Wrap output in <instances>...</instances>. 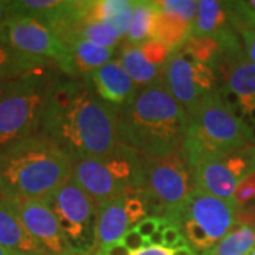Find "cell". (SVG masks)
Here are the masks:
<instances>
[{"mask_svg": "<svg viewBox=\"0 0 255 255\" xmlns=\"http://www.w3.org/2000/svg\"><path fill=\"white\" fill-rule=\"evenodd\" d=\"M172 255H197L196 254V251L189 246H184V247H179V248H174Z\"/></svg>", "mask_w": 255, "mask_h": 255, "instance_id": "ab89813d", "label": "cell"}, {"mask_svg": "<svg viewBox=\"0 0 255 255\" xmlns=\"http://www.w3.org/2000/svg\"><path fill=\"white\" fill-rule=\"evenodd\" d=\"M162 223H163V219H160V217H146L140 223H137L136 226H135V230L142 237L147 240V238L152 237L156 231L159 230V227L162 226Z\"/></svg>", "mask_w": 255, "mask_h": 255, "instance_id": "836d02e7", "label": "cell"}, {"mask_svg": "<svg viewBox=\"0 0 255 255\" xmlns=\"http://www.w3.org/2000/svg\"><path fill=\"white\" fill-rule=\"evenodd\" d=\"M189 118L183 149L191 169L204 159L226 155L248 145L243 121L230 111L220 90L211 92Z\"/></svg>", "mask_w": 255, "mask_h": 255, "instance_id": "277c9868", "label": "cell"}, {"mask_svg": "<svg viewBox=\"0 0 255 255\" xmlns=\"http://www.w3.org/2000/svg\"><path fill=\"white\" fill-rule=\"evenodd\" d=\"M55 68L57 65L50 60L20 53L0 41V82L11 81L27 74Z\"/></svg>", "mask_w": 255, "mask_h": 255, "instance_id": "ffe728a7", "label": "cell"}, {"mask_svg": "<svg viewBox=\"0 0 255 255\" xmlns=\"http://www.w3.org/2000/svg\"><path fill=\"white\" fill-rule=\"evenodd\" d=\"M55 70L0 82V152L38 132Z\"/></svg>", "mask_w": 255, "mask_h": 255, "instance_id": "5b68a950", "label": "cell"}, {"mask_svg": "<svg viewBox=\"0 0 255 255\" xmlns=\"http://www.w3.org/2000/svg\"><path fill=\"white\" fill-rule=\"evenodd\" d=\"M0 255H10V254L6 251V250H4V248H1V247H0Z\"/></svg>", "mask_w": 255, "mask_h": 255, "instance_id": "60d3db41", "label": "cell"}, {"mask_svg": "<svg viewBox=\"0 0 255 255\" xmlns=\"http://www.w3.org/2000/svg\"><path fill=\"white\" fill-rule=\"evenodd\" d=\"M119 63L122 64V67L129 74L132 81L136 84L137 88L146 87L163 75L164 67L162 68L155 64L149 63L142 53L140 47L130 46L128 43H124L121 46Z\"/></svg>", "mask_w": 255, "mask_h": 255, "instance_id": "7402d4cb", "label": "cell"}, {"mask_svg": "<svg viewBox=\"0 0 255 255\" xmlns=\"http://www.w3.org/2000/svg\"><path fill=\"white\" fill-rule=\"evenodd\" d=\"M130 226L127 194L104 201L97 207V248L118 243Z\"/></svg>", "mask_w": 255, "mask_h": 255, "instance_id": "ac0fdd59", "label": "cell"}, {"mask_svg": "<svg viewBox=\"0 0 255 255\" xmlns=\"http://www.w3.org/2000/svg\"><path fill=\"white\" fill-rule=\"evenodd\" d=\"M217 77L223 80L220 88L237 95L244 119L250 111L255 110V64L248 60L244 50L237 54L221 55Z\"/></svg>", "mask_w": 255, "mask_h": 255, "instance_id": "9a60e30c", "label": "cell"}, {"mask_svg": "<svg viewBox=\"0 0 255 255\" xmlns=\"http://www.w3.org/2000/svg\"><path fill=\"white\" fill-rule=\"evenodd\" d=\"M0 247L10 255H47L30 234L16 203L0 197Z\"/></svg>", "mask_w": 255, "mask_h": 255, "instance_id": "2e32d148", "label": "cell"}, {"mask_svg": "<svg viewBox=\"0 0 255 255\" xmlns=\"http://www.w3.org/2000/svg\"><path fill=\"white\" fill-rule=\"evenodd\" d=\"M183 47L197 61L211 67L216 73L221 61V48L217 40L210 37H190Z\"/></svg>", "mask_w": 255, "mask_h": 255, "instance_id": "484cf974", "label": "cell"}, {"mask_svg": "<svg viewBox=\"0 0 255 255\" xmlns=\"http://www.w3.org/2000/svg\"><path fill=\"white\" fill-rule=\"evenodd\" d=\"M16 204L26 228L47 255H77L46 201L31 200Z\"/></svg>", "mask_w": 255, "mask_h": 255, "instance_id": "5bb4252c", "label": "cell"}, {"mask_svg": "<svg viewBox=\"0 0 255 255\" xmlns=\"http://www.w3.org/2000/svg\"><path fill=\"white\" fill-rule=\"evenodd\" d=\"M155 10L152 40H159L172 51L191 37L193 21L197 13L196 0H153Z\"/></svg>", "mask_w": 255, "mask_h": 255, "instance_id": "4fadbf2b", "label": "cell"}, {"mask_svg": "<svg viewBox=\"0 0 255 255\" xmlns=\"http://www.w3.org/2000/svg\"><path fill=\"white\" fill-rule=\"evenodd\" d=\"M0 41L20 53L50 60L68 77H77L70 48L34 18L11 17L0 30Z\"/></svg>", "mask_w": 255, "mask_h": 255, "instance_id": "30bf717a", "label": "cell"}, {"mask_svg": "<svg viewBox=\"0 0 255 255\" xmlns=\"http://www.w3.org/2000/svg\"><path fill=\"white\" fill-rule=\"evenodd\" d=\"M237 33L241 36L243 47L248 60L255 64V28L240 27L237 28Z\"/></svg>", "mask_w": 255, "mask_h": 255, "instance_id": "d6a6232c", "label": "cell"}, {"mask_svg": "<svg viewBox=\"0 0 255 255\" xmlns=\"http://www.w3.org/2000/svg\"><path fill=\"white\" fill-rule=\"evenodd\" d=\"M67 47L73 55L75 73L77 75H81L84 80H90L91 74L110 63L115 54V48H107L81 38L68 41Z\"/></svg>", "mask_w": 255, "mask_h": 255, "instance_id": "44dd1931", "label": "cell"}, {"mask_svg": "<svg viewBox=\"0 0 255 255\" xmlns=\"http://www.w3.org/2000/svg\"><path fill=\"white\" fill-rule=\"evenodd\" d=\"M236 30L231 23L227 1L200 0L197 1V13L191 27V37H210L220 40Z\"/></svg>", "mask_w": 255, "mask_h": 255, "instance_id": "d6986e66", "label": "cell"}, {"mask_svg": "<svg viewBox=\"0 0 255 255\" xmlns=\"http://www.w3.org/2000/svg\"><path fill=\"white\" fill-rule=\"evenodd\" d=\"M172 253L173 250L166 248V247H146L132 255H172Z\"/></svg>", "mask_w": 255, "mask_h": 255, "instance_id": "8d00e7d4", "label": "cell"}, {"mask_svg": "<svg viewBox=\"0 0 255 255\" xmlns=\"http://www.w3.org/2000/svg\"><path fill=\"white\" fill-rule=\"evenodd\" d=\"M231 23L234 28H255V0L227 1Z\"/></svg>", "mask_w": 255, "mask_h": 255, "instance_id": "83f0119b", "label": "cell"}, {"mask_svg": "<svg viewBox=\"0 0 255 255\" xmlns=\"http://www.w3.org/2000/svg\"><path fill=\"white\" fill-rule=\"evenodd\" d=\"M95 255H132L130 251L128 250L127 247L124 246L121 241L118 243H114L110 246L101 247L97 250V254Z\"/></svg>", "mask_w": 255, "mask_h": 255, "instance_id": "d590c367", "label": "cell"}, {"mask_svg": "<svg viewBox=\"0 0 255 255\" xmlns=\"http://www.w3.org/2000/svg\"><path fill=\"white\" fill-rule=\"evenodd\" d=\"M233 200L237 203L238 209H243L255 203V173L247 176L246 179L238 183Z\"/></svg>", "mask_w": 255, "mask_h": 255, "instance_id": "f546056e", "label": "cell"}, {"mask_svg": "<svg viewBox=\"0 0 255 255\" xmlns=\"http://www.w3.org/2000/svg\"><path fill=\"white\" fill-rule=\"evenodd\" d=\"M246 127V136L248 145L255 146V124H248Z\"/></svg>", "mask_w": 255, "mask_h": 255, "instance_id": "f35d334b", "label": "cell"}, {"mask_svg": "<svg viewBox=\"0 0 255 255\" xmlns=\"http://www.w3.org/2000/svg\"><path fill=\"white\" fill-rule=\"evenodd\" d=\"M53 210L63 234L77 255L97 248V207L91 197L70 179L44 200Z\"/></svg>", "mask_w": 255, "mask_h": 255, "instance_id": "ba28073f", "label": "cell"}, {"mask_svg": "<svg viewBox=\"0 0 255 255\" xmlns=\"http://www.w3.org/2000/svg\"><path fill=\"white\" fill-rule=\"evenodd\" d=\"M147 210L180 228V214L194 190V177L183 146L163 157L142 156Z\"/></svg>", "mask_w": 255, "mask_h": 255, "instance_id": "8992f818", "label": "cell"}, {"mask_svg": "<svg viewBox=\"0 0 255 255\" xmlns=\"http://www.w3.org/2000/svg\"><path fill=\"white\" fill-rule=\"evenodd\" d=\"M74 38H81L91 41L94 44L107 47V48H115L121 43V37L108 26L107 23H101V21H88V23H81L80 26L73 31V34L65 40V46L68 41H71Z\"/></svg>", "mask_w": 255, "mask_h": 255, "instance_id": "d4e9b609", "label": "cell"}, {"mask_svg": "<svg viewBox=\"0 0 255 255\" xmlns=\"http://www.w3.org/2000/svg\"><path fill=\"white\" fill-rule=\"evenodd\" d=\"M163 80L167 90L189 117L211 92L219 90L217 73L209 65L197 61L183 46L172 51L163 68Z\"/></svg>", "mask_w": 255, "mask_h": 255, "instance_id": "9c48e42d", "label": "cell"}, {"mask_svg": "<svg viewBox=\"0 0 255 255\" xmlns=\"http://www.w3.org/2000/svg\"><path fill=\"white\" fill-rule=\"evenodd\" d=\"M71 179L95 204L143 190L142 155L118 143L110 155L75 162Z\"/></svg>", "mask_w": 255, "mask_h": 255, "instance_id": "52a82bcc", "label": "cell"}, {"mask_svg": "<svg viewBox=\"0 0 255 255\" xmlns=\"http://www.w3.org/2000/svg\"><path fill=\"white\" fill-rule=\"evenodd\" d=\"M74 162L36 133L0 152V197L13 203L46 200L68 182Z\"/></svg>", "mask_w": 255, "mask_h": 255, "instance_id": "3957f363", "label": "cell"}, {"mask_svg": "<svg viewBox=\"0 0 255 255\" xmlns=\"http://www.w3.org/2000/svg\"><path fill=\"white\" fill-rule=\"evenodd\" d=\"M251 173H255V146L246 145L196 164L193 167L194 189L233 200L238 183Z\"/></svg>", "mask_w": 255, "mask_h": 255, "instance_id": "8fae6325", "label": "cell"}, {"mask_svg": "<svg viewBox=\"0 0 255 255\" xmlns=\"http://www.w3.org/2000/svg\"><path fill=\"white\" fill-rule=\"evenodd\" d=\"M182 236V230L177 227V226H173V224H169L166 226L163 230V247L166 248H176L179 246V243L183 240Z\"/></svg>", "mask_w": 255, "mask_h": 255, "instance_id": "e575fe53", "label": "cell"}, {"mask_svg": "<svg viewBox=\"0 0 255 255\" xmlns=\"http://www.w3.org/2000/svg\"><path fill=\"white\" fill-rule=\"evenodd\" d=\"M250 255H255V250H254V251H253V253H251V254H250Z\"/></svg>", "mask_w": 255, "mask_h": 255, "instance_id": "b9f144b4", "label": "cell"}, {"mask_svg": "<svg viewBox=\"0 0 255 255\" xmlns=\"http://www.w3.org/2000/svg\"><path fill=\"white\" fill-rule=\"evenodd\" d=\"M119 110L102 100L88 80L54 74L37 133L50 139L74 163L102 157L119 143Z\"/></svg>", "mask_w": 255, "mask_h": 255, "instance_id": "6da1fadb", "label": "cell"}, {"mask_svg": "<svg viewBox=\"0 0 255 255\" xmlns=\"http://www.w3.org/2000/svg\"><path fill=\"white\" fill-rule=\"evenodd\" d=\"M189 119L162 75L139 88L132 101L119 110V143L142 156L163 157L183 146Z\"/></svg>", "mask_w": 255, "mask_h": 255, "instance_id": "7a4b0ae2", "label": "cell"}, {"mask_svg": "<svg viewBox=\"0 0 255 255\" xmlns=\"http://www.w3.org/2000/svg\"><path fill=\"white\" fill-rule=\"evenodd\" d=\"M255 250V228L236 224L209 253L200 255H250Z\"/></svg>", "mask_w": 255, "mask_h": 255, "instance_id": "603a6c76", "label": "cell"}, {"mask_svg": "<svg viewBox=\"0 0 255 255\" xmlns=\"http://www.w3.org/2000/svg\"><path fill=\"white\" fill-rule=\"evenodd\" d=\"M153 18H155V10L152 6V1L136 0L133 4L132 20L125 43L139 47L145 44L146 41L152 40Z\"/></svg>", "mask_w": 255, "mask_h": 255, "instance_id": "cb8c5ba5", "label": "cell"}, {"mask_svg": "<svg viewBox=\"0 0 255 255\" xmlns=\"http://www.w3.org/2000/svg\"><path fill=\"white\" fill-rule=\"evenodd\" d=\"M88 81L102 100L117 108L129 104L139 90L119 60H111L102 65L91 74Z\"/></svg>", "mask_w": 255, "mask_h": 255, "instance_id": "e0dca14e", "label": "cell"}, {"mask_svg": "<svg viewBox=\"0 0 255 255\" xmlns=\"http://www.w3.org/2000/svg\"><path fill=\"white\" fill-rule=\"evenodd\" d=\"M132 11H133V7L119 13L118 16H115L107 23L121 38L128 34V30H129V26H130V20H132Z\"/></svg>", "mask_w": 255, "mask_h": 255, "instance_id": "4dcf8cb0", "label": "cell"}, {"mask_svg": "<svg viewBox=\"0 0 255 255\" xmlns=\"http://www.w3.org/2000/svg\"><path fill=\"white\" fill-rule=\"evenodd\" d=\"M121 243L127 247L129 251H133V253L140 251V250H143V248L149 246L147 244V240L142 237L135 228L128 230L127 233H125V236L121 240Z\"/></svg>", "mask_w": 255, "mask_h": 255, "instance_id": "1f68e13d", "label": "cell"}, {"mask_svg": "<svg viewBox=\"0 0 255 255\" xmlns=\"http://www.w3.org/2000/svg\"><path fill=\"white\" fill-rule=\"evenodd\" d=\"M139 47H140L142 53H143V55H145L146 60L149 63L155 64V65L162 67V68L166 65L167 60L172 55V50L166 44H163L162 41H159V40H149V41H146L145 44Z\"/></svg>", "mask_w": 255, "mask_h": 255, "instance_id": "f1b7e54d", "label": "cell"}, {"mask_svg": "<svg viewBox=\"0 0 255 255\" xmlns=\"http://www.w3.org/2000/svg\"><path fill=\"white\" fill-rule=\"evenodd\" d=\"M238 206L234 200H226L194 189L180 214V226L190 223L203 231L211 250L237 224Z\"/></svg>", "mask_w": 255, "mask_h": 255, "instance_id": "7c38bea8", "label": "cell"}, {"mask_svg": "<svg viewBox=\"0 0 255 255\" xmlns=\"http://www.w3.org/2000/svg\"><path fill=\"white\" fill-rule=\"evenodd\" d=\"M135 1L132 0H95L90 1L84 23L88 21H101L108 23L110 20L118 16L119 13L133 7Z\"/></svg>", "mask_w": 255, "mask_h": 255, "instance_id": "4316f807", "label": "cell"}, {"mask_svg": "<svg viewBox=\"0 0 255 255\" xmlns=\"http://www.w3.org/2000/svg\"><path fill=\"white\" fill-rule=\"evenodd\" d=\"M11 18V11H10V1H3L0 0V30L1 27Z\"/></svg>", "mask_w": 255, "mask_h": 255, "instance_id": "74e56055", "label": "cell"}]
</instances>
